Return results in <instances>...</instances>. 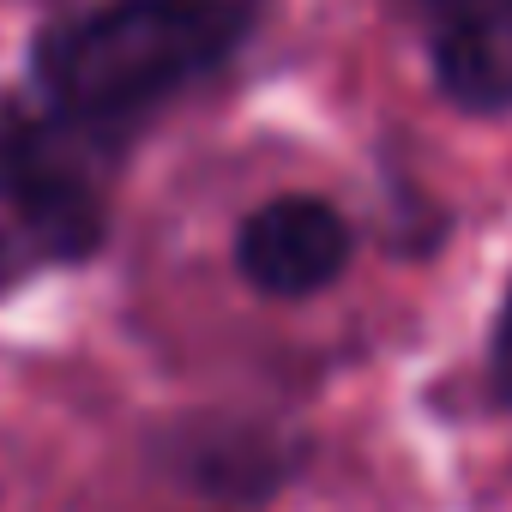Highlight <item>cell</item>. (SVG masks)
<instances>
[{
    "mask_svg": "<svg viewBox=\"0 0 512 512\" xmlns=\"http://www.w3.org/2000/svg\"><path fill=\"white\" fill-rule=\"evenodd\" d=\"M350 260V223L308 193L260 205L235 235V266L266 296H314Z\"/></svg>",
    "mask_w": 512,
    "mask_h": 512,
    "instance_id": "3957f363",
    "label": "cell"
},
{
    "mask_svg": "<svg viewBox=\"0 0 512 512\" xmlns=\"http://www.w3.org/2000/svg\"><path fill=\"white\" fill-rule=\"evenodd\" d=\"M494 386L512 398V296H506V314H500V332H494Z\"/></svg>",
    "mask_w": 512,
    "mask_h": 512,
    "instance_id": "5b68a950",
    "label": "cell"
},
{
    "mask_svg": "<svg viewBox=\"0 0 512 512\" xmlns=\"http://www.w3.org/2000/svg\"><path fill=\"white\" fill-rule=\"evenodd\" d=\"M266 0H103L37 37V85L85 127H115L211 73Z\"/></svg>",
    "mask_w": 512,
    "mask_h": 512,
    "instance_id": "6da1fadb",
    "label": "cell"
},
{
    "mask_svg": "<svg viewBox=\"0 0 512 512\" xmlns=\"http://www.w3.org/2000/svg\"><path fill=\"white\" fill-rule=\"evenodd\" d=\"M7 272H13V247H7V235H0V284H7Z\"/></svg>",
    "mask_w": 512,
    "mask_h": 512,
    "instance_id": "8992f818",
    "label": "cell"
},
{
    "mask_svg": "<svg viewBox=\"0 0 512 512\" xmlns=\"http://www.w3.org/2000/svg\"><path fill=\"white\" fill-rule=\"evenodd\" d=\"M434 79L458 109H512V0H458L434 31Z\"/></svg>",
    "mask_w": 512,
    "mask_h": 512,
    "instance_id": "277c9868",
    "label": "cell"
},
{
    "mask_svg": "<svg viewBox=\"0 0 512 512\" xmlns=\"http://www.w3.org/2000/svg\"><path fill=\"white\" fill-rule=\"evenodd\" d=\"M97 133L103 127H85L55 103H31L25 91L0 97V199L49 260H85L103 247L109 193L91 151Z\"/></svg>",
    "mask_w": 512,
    "mask_h": 512,
    "instance_id": "7a4b0ae2",
    "label": "cell"
}]
</instances>
